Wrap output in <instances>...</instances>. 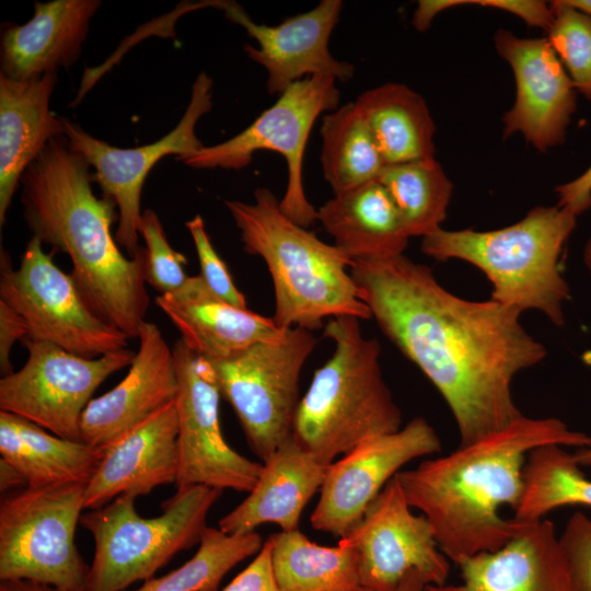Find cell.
Wrapping results in <instances>:
<instances>
[{
  "label": "cell",
  "instance_id": "1",
  "mask_svg": "<svg viewBox=\"0 0 591 591\" xmlns=\"http://www.w3.org/2000/svg\"><path fill=\"white\" fill-rule=\"evenodd\" d=\"M350 274L371 318L448 404L460 445L523 416L513 379L544 360L546 349L522 326L521 312L460 298L404 254L354 260Z\"/></svg>",
  "mask_w": 591,
  "mask_h": 591
},
{
  "label": "cell",
  "instance_id": "2",
  "mask_svg": "<svg viewBox=\"0 0 591 591\" xmlns=\"http://www.w3.org/2000/svg\"><path fill=\"white\" fill-rule=\"evenodd\" d=\"M591 447V436L558 418L522 416L505 429L396 474L407 502L432 526L441 552L459 565L505 545L524 521L506 519L524 494L529 453L542 445Z\"/></svg>",
  "mask_w": 591,
  "mask_h": 591
},
{
  "label": "cell",
  "instance_id": "3",
  "mask_svg": "<svg viewBox=\"0 0 591 591\" xmlns=\"http://www.w3.org/2000/svg\"><path fill=\"white\" fill-rule=\"evenodd\" d=\"M86 160L65 135L53 138L20 184L27 227L43 245L69 256L71 277L90 309L129 338L146 321V248L126 257L113 237L115 204L91 187Z\"/></svg>",
  "mask_w": 591,
  "mask_h": 591
},
{
  "label": "cell",
  "instance_id": "4",
  "mask_svg": "<svg viewBox=\"0 0 591 591\" xmlns=\"http://www.w3.org/2000/svg\"><path fill=\"white\" fill-rule=\"evenodd\" d=\"M224 205L244 251L262 257L268 268L275 293L273 320L279 328L312 332L325 318H371L350 274L354 260L285 216L268 188H257L253 204L225 200Z\"/></svg>",
  "mask_w": 591,
  "mask_h": 591
},
{
  "label": "cell",
  "instance_id": "5",
  "mask_svg": "<svg viewBox=\"0 0 591 591\" xmlns=\"http://www.w3.org/2000/svg\"><path fill=\"white\" fill-rule=\"evenodd\" d=\"M565 207L536 206L501 229L445 230L422 237L421 252L439 262H466L487 277L490 300L519 312L536 310L554 325L565 324L570 287L560 269L563 250L577 225Z\"/></svg>",
  "mask_w": 591,
  "mask_h": 591
},
{
  "label": "cell",
  "instance_id": "6",
  "mask_svg": "<svg viewBox=\"0 0 591 591\" xmlns=\"http://www.w3.org/2000/svg\"><path fill=\"white\" fill-rule=\"evenodd\" d=\"M359 318L337 316L324 326L335 344L300 399L292 437L331 465L362 441L398 430L403 416L380 366V344L363 336Z\"/></svg>",
  "mask_w": 591,
  "mask_h": 591
},
{
  "label": "cell",
  "instance_id": "7",
  "mask_svg": "<svg viewBox=\"0 0 591 591\" xmlns=\"http://www.w3.org/2000/svg\"><path fill=\"white\" fill-rule=\"evenodd\" d=\"M222 491L201 485L177 488L153 518L141 517L130 495L82 514L80 522L95 544L83 591H124L153 578L177 553L200 543Z\"/></svg>",
  "mask_w": 591,
  "mask_h": 591
},
{
  "label": "cell",
  "instance_id": "8",
  "mask_svg": "<svg viewBox=\"0 0 591 591\" xmlns=\"http://www.w3.org/2000/svg\"><path fill=\"white\" fill-rule=\"evenodd\" d=\"M85 484L26 486L0 501V580L83 591L90 565L76 544Z\"/></svg>",
  "mask_w": 591,
  "mask_h": 591
},
{
  "label": "cell",
  "instance_id": "9",
  "mask_svg": "<svg viewBox=\"0 0 591 591\" xmlns=\"http://www.w3.org/2000/svg\"><path fill=\"white\" fill-rule=\"evenodd\" d=\"M316 344L311 331L292 327L274 340L207 359L221 397L232 406L262 462L292 437L301 370Z\"/></svg>",
  "mask_w": 591,
  "mask_h": 591
},
{
  "label": "cell",
  "instance_id": "10",
  "mask_svg": "<svg viewBox=\"0 0 591 591\" xmlns=\"http://www.w3.org/2000/svg\"><path fill=\"white\" fill-rule=\"evenodd\" d=\"M0 300L24 318L25 339L48 343L83 358H99L128 345L129 337L90 309L71 275L54 263L34 236L16 268L1 250Z\"/></svg>",
  "mask_w": 591,
  "mask_h": 591
},
{
  "label": "cell",
  "instance_id": "11",
  "mask_svg": "<svg viewBox=\"0 0 591 591\" xmlns=\"http://www.w3.org/2000/svg\"><path fill=\"white\" fill-rule=\"evenodd\" d=\"M336 81L334 77L317 74L294 82L240 134L224 142L204 146L179 162L193 169L237 171L252 162L257 150L275 151L283 157L288 170L280 210L297 224L310 227L317 220V210L304 193V152L317 117L339 107Z\"/></svg>",
  "mask_w": 591,
  "mask_h": 591
},
{
  "label": "cell",
  "instance_id": "12",
  "mask_svg": "<svg viewBox=\"0 0 591 591\" xmlns=\"http://www.w3.org/2000/svg\"><path fill=\"white\" fill-rule=\"evenodd\" d=\"M23 344L28 352L25 364L0 380V410L82 441L81 416L93 393L109 375L130 366L135 354L126 348L83 358L48 343Z\"/></svg>",
  "mask_w": 591,
  "mask_h": 591
},
{
  "label": "cell",
  "instance_id": "13",
  "mask_svg": "<svg viewBox=\"0 0 591 591\" xmlns=\"http://www.w3.org/2000/svg\"><path fill=\"white\" fill-rule=\"evenodd\" d=\"M212 79L205 72L197 76L188 106L178 124L164 137L141 147L117 148L86 132L80 125L63 118L65 136L71 149L81 154L94 169L92 181L103 196L118 209L117 244L129 257L136 256L141 223V192L152 167L164 157L174 154L179 161L204 144L195 132L199 118L212 107Z\"/></svg>",
  "mask_w": 591,
  "mask_h": 591
},
{
  "label": "cell",
  "instance_id": "14",
  "mask_svg": "<svg viewBox=\"0 0 591 591\" xmlns=\"http://www.w3.org/2000/svg\"><path fill=\"white\" fill-rule=\"evenodd\" d=\"M172 349L178 381L177 488L201 485L250 493L263 463L248 460L225 441L219 420L221 394L210 362L181 338Z\"/></svg>",
  "mask_w": 591,
  "mask_h": 591
},
{
  "label": "cell",
  "instance_id": "15",
  "mask_svg": "<svg viewBox=\"0 0 591 591\" xmlns=\"http://www.w3.org/2000/svg\"><path fill=\"white\" fill-rule=\"evenodd\" d=\"M339 540L356 551L366 591H394L412 570L428 586H442L448 579L449 559L427 518L413 513L396 475Z\"/></svg>",
  "mask_w": 591,
  "mask_h": 591
},
{
  "label": "cell",
  "instance_id": "16",
  "mask_svg": "<svg viewBox=\"0 0 591 591\" xmlns=\"http://www.w3.org/2000/svg\"><path fill=\"white\" fill-rule=\"evenodd\" d=\"M440 451L436 430L422 417L362 441L328 466L311 526L343 537L404 465Z\"/></svg>",
  "mask_w": 591,
  "mask_h": 591
},
{
  "label": "cell",
  "instance_id": "17",
  "mask_svg": "<svg viewBox=\"0 0 591 591\" xmlns=\"http://www.w3.org/2000/svg\"><path fill=\"white\" fill-rule=\"evenodd\" d=\"M494 44L515 82L514 103L502 117L503 138L520 134L541 152L563 144L577 91L547 37L523 38L500 28Z\"/></svg>",
  "mask_w": 591,
  "mask_h": 591
},
{
  "label": "cell",
  "instance_id": "18",
  "mask_svg": "<svg viewBox=\"0 0 591 591\" xmlns=\"http://www.w3.org/2000/svg\"><path fill=\"white\" fill-rule=\"evenodd\" d=\"M343 2L322 0L312 10L283 20L278 25L254 22L235 2L225 3V16L243 26L258 46L244 45V51L267 71V91L280 95L303 79L326 74L347 81L355 74L354 65L339 61L329 53L328 42L339 21Z\"/></svg>",
  "mask_w": 591,
  "mask_h": 591
},
{
  "label": "cell",
  "instance_id": "19",
  "mask_svg": "<svg viewBox=\"0 0 591 591\" xmlns=\"http://www.w3.org/2000/svg\"><path fill=\"white\" fill-rule=\"evenodd\" d=\"M138 339L139 349L127 375L92 398L83 410L81 439L94 448L107 449L176 401L178 381L172 347L159 327L147 321Z\"/></svg>",
  "mask_w": 591,
  "mask_h": 591
},
{
  "label": "cell",
  "instance_id": "20",
  "mask_svg": "<svg viewBox=\"0 0 591 591\" xmlns=\"http://www.w3.org/2000/svg\"><path fill=\"white\" fill-rule=\"evenodd\" d=\"M461 583L426 591H577L551 520L524 521L500 548L459 565Z\"/></svg>",
  "mask_w": 591,
  "mask_h": 591
},
{
  "label": "cell",
  "instance_id": "21",
  "mask_svg": "<svg viewBox=\"0 0 591 591\" xmlns=\"http://www.w3.org/2000/svg\"><path fill=\"white\" fill-rule=\"evenodd\" d=\"M177 434L174 402L105 449L85 486V509L101 508L123 495L138 498L176 483Z\"/></svg>",
  "mask_w": 591,
  "mask_h": 591
},
{
  "label": "cell",
  "instance_id": "22",
  "mask_svg": "<svg viewBox=\"0 0 591 591\" xmlns=\"http://www.w3.org/2000/svg\"><path fill=\"white\" fill-rule=\"evenodd\" d=\"M155 304L181 334V339L206 359L229 357L282 335L273 317L232 305L215 296L201 277H188L175 292L160 294Z\"/></svg>",
  "mask_w": 591,
  "mask_h": 591
},
{
  "label": "cell",
  "instance_id": "23",
  "mask_svg": "<svg viewBox=\"0 0 591 591\" xmlns=\"http://www.w3.org/2000/svg\"><path fill=\"white\" fill-rule=\"evenodd\" d=\"M101 7L99 0L35 2L25 24H9L2 31V76L31 80L73 65L82 49L90 20Z\"/></svg>",
  "mask_w": 591,
  "mask_h": 591
},
{
  "label": "cell",
  "instance_id": "24",
  "mask_svg": "<svg viewBox=\"0 0 591 591\" xmlns=\"http://www.w3.org/2000/svg\"><path fill=\"white\" fill-rule=\"evenodd\" d=\"M248 496L219 520L229 534H247L273 523L281 531L298 529L311 498L320 491L329 465L321 462L293 437L266 461Z\"/></svg>",
  "mask_w": 591,
  "mask_h": 591
},
{
  "label": "cell",
  "instance_id": "25",
  "mask_svg": "<svg viewBox=\"0 0 591 591\" xmlns=\"http://www.w3.org/2000/svg\"><path fill=\"white\" fill-rule=\"evenodd\" d=\"M57 73L31 80L0 74V225L26 169L47 143L65 135L63 117L49 107Z\"/></svg>",
  "mask_w": 591,
  "mask_h": 591
},
{
  "label": "cell",
  "instance_id": "26",
  "mask_svg": "<svg viewBox=\"0 0 591 591\" xmlns=\"http://www.w3.org/2000/svg\"><path fill=\"white\" fill-rule=\"evenodd\" d=\"M317 220L334 245L352 260L402 255L410 239L379 181L334 195L317 210Z\"/></svg>",
  "mask_w": 591,
  "mask_h": 591
},
{
  "label": "cell",
  "instance_id": "27",
  "mask_svg": "<svg viewBox=\"0 0 591 591\" xmlns=\"http://www.w3.org/2000/svg\"><path fill=\"white\" fill-rule=\"evenodd\" d=\"M0 455L27 486L88 484L104 450L58 437L40 426L0 410Z\"/></svg>",
  "mask_w": 591,
  "mask_h": 591
},
{
  "label": "cell",
  "instance_id": "28",
  "mask_svg": "<svg viewBox=\"0 0 591 591\" xmlns=\"http://www.w3.org/2000/svg\"><path fill=\"white\" fill-rule=\"evenodd\" d=\"M385 165L434 158L436 125L424 97L402 83H385L355 101Z\"/></svg>",
  "mask_w": 591,
  "mask_h": 591
},
{
  "label": "cell",
  "instance_id": "29",
  "mask_svg": "<svg viewBox=\"0 0 591 591\" xmlns=\"http://www.w3.org/2000/svg\"><path fill=\"white\" fill-rule=\"evenodd\" d=\"M268 540L281 591H362L358 555L341 540L336 546H323L298 529Z\"/></svg>",
  "mask_w": 591,
  "mask_h": 591
},
{
  "label": "cell",
  "instance_id": "30",
  "mask_svg": "<svg viewBox=\"0 0 591 591\" xmlns=\"http://www.w3.org/2000/svg\"><path fill=\"white\" fill-rule=\"evenodd\" d=\"M321 163L334 195L376 181L385 166L355 102L323 117Z\"/></svg>",
  "mask_w": 591,
  "mask_h": 591
},
{
  "label": "cell",
  "instance_id": "31",
  "mask_svg": "<svg viewBox=\"0 0 591 591\" xmlns=\"http://www.w3.org/2000/svg\"><path fill=\"white\" fill-rule=\"evenodd\" d=\"M376 181L390 194L409 237L441 228L453 183L434 158L385 165Z\"/></svg>",
  "mask_w": 591,
  "mask_h": 591
},
{
  "label": "cell",
  "instance_id": "32",
  "mask_svg": "<svg viewBox=\"0 0 591 591\" xmlns=\"http://www.w3.org/2000/svg\"><path fill=\"white\" fill-rule=\"evenodd\" d=\"M580 467L561 445L532 450L524 465V494L514 518L537 521L566 506L591 508V479Z\"/></svg>",
  "mask_w": 591,
  "mask_h": 591
},
{
  "label": "cell",
  "instance_id": "33",
  "mask_svg": "<svg viewBox=\"0 0 591 591\" xmlns=\"http://www.w3.org/2000/svg\"><path fill=\"white\" fill-rule=\"evenodd\" d=\"M256 533L229 534L208 526L192 558L169 573L151 578L135 591H219L223 577L263 546Z\"/></svg>",
  "mask_w": 591,
  "mask_h": 591
},
{
  "label": "cell",
  "instance_id": "34",
  "mask_svg": "<svg viewBox=\"0 0 591 591\" xmlns=\"http://www.w3.org/2000/svg\"><path fill=\"white\" fill-rule=\"evenodd\" d=\"M554 22L547 32L558 59L577 93L591 103V16L567 5L549 2Z\"/></svg>",
  "mask_w": 591,
  "mask_h": 591
},
{
  "label": "cell",
  "instance_id": "35",
  "mask_svg": "<svg viewBox=\"0 0 591 591\" xmlns=\"http://www.w3.org/2000/svg\"><path fill=\"white\" fill-rule=\"evenodd\" d=\"M139 234L146 242V282L160 294L177 291L188 279L186 257L167 242L163 225L152 209L142 212Z\"/></svg>",
  "mask_w": 591,
  "mask_h": 591
},
{
  "label": "cell",
  "instance_id": "36",
  "mask_svg": "<svg viewBox=\"0 0 591 591\" xmlns=\"http://www.w3.org/2000/svg\"><path fill=\"white\" fill-rule=\"evenodd\" d=\"M199 260V276L208 289L219 299L247 308L244 294L236 288L229 269L211 244L202 218L196 215L186 222Z\"/></svg>",
  "mask_w": 591,
  "mask_h": 591
},
{
  "label": "cell",
  "instance_id": "37",
  "mask_svg": "<svg viewBox=\"0 0 591 591\" xmlns=\"http://www.w3.org/2000/svg\"><path fill=\"white\" fill-rule=\"evenodd\" d=\"M559 543L577 591H591V518L575 512L567 521Z\"/></svg>",
  "mask_w": 591,
  "mask_h": 591
},
{
  "label": "cell",
  "instance_id": "38",
  "mask_svg": "<svg viewBox=\"0 0 591 591\" xmlns=\"http://www.w3.org/2000/svg\"><path fill=\"white\" fill-rule=\"evenodd\" d=\"M220 591H281L273 569L269 540L264 542L255 558Z\"/></svg>",
  "mask_w": 591,
  "mask_h": 591
},
{
  "label": "cell",
  "instance_id": "39",
  "mask_svg": "<svg viewBox=\"0 0 591 591\" xmlns=\"http://www.w3.org/2000/svg\"><path fill=\"white\" fill-rule=\"evenodd\" d=\"M471 4L511 13L529 26L542 28L546 33L554 22L551 4L541 0H471Z\"/></svg>",
  "mask_w": 591,
  "mask_h": 591
},
{
  "label": "cell",
  "instance_id": "40",
  "mask_svg": "<svg viewBox=\"0 0 591 591\" xmlns=\"http://www.w3.org/2000/svg\"><path fill=\"white\" fill-rule=\"evenodd\" d=\"M28 335L24 318L10 305L0 300V372L2 376L13 372L11 350L19 340Z\"/></svg>",
  "mask_w": 591,
  "mask_h": 591
},
{
  "label": "cell",
  "instance_id": "41",
  "mask_svg": "<svg viewBox=\"0 0 591 591\" xmlns=\"http://www.w3.org/2000/svg\"><path fill=\"white\" fill-rule=\"evenodd\" d=\"M557 205L567 208L577 217L591 208V165L576 178L555 188Z\"/></svg>",
  "mask_w": 591,
  "mask_h": 591
},
{
  "label": "cell",
  "instance_id": "42",
  "mask_svg": "<svg viewBox=\"0 0 591 591\" xmlns=\"http://www.w3.org/2000/svg\"><path fill=\"white\" fill-rule=\"evenodd\" d=\"M465 4H471V0H420L417 3L412 23L418 32H425L439 13Z\"/></svg>",
  "mask_w": 591,
  "mask_h": 591
},
{
  "label": "cell",
  "instance_id": "43",
  "mask_svg": "<svg viewBox=\"0 0 591 591\" xmlns=\"http://www.w3.org/2000/svg\"><path fill=\"white\" fill-rule=\"evenodd\" d=\"M22 485L27 486L24 476L11 464L0 459V491L5 495Z\"/></svg>",
  "mask_w": 591,
  "mask_h": 591
},
{
  "label": "cell",
  "instance_id": "44",
  "mask_svg": "<svg viewBox=\"0 0 591 591\" xmlns=\"http://www.w3.org/2000/svg\"><path fill=\"white\" fill-rule=\"evenodd\" d=\"M0 591H66L60 588L28 581V580H3L0 582Z\"/></svg>",
  "mask_w": 591,
  "mask_h": 591
},
{
  "label": "cell",
  "instance_id": "45",
  "mask_svg": "<svg viewBox=\"0 0 591 591\" xmlns=\"http://www.w3.org/2000/svg\"><path fill=\"white\" fill-rule=\"evenodd\" d=\"M426 586L428 584L422 576L418 571L412 570L403 577L394 591H426Z\"/></svg>",
  "mask_w": 591,
  "mask_h": 591
},
{
  "label": "cell",
  "instance_id": "46",
  "mask_svg": "<svg viewBox=\"0 0 591 591\" xmlns=\"http://www.w3.org/2000/svg\"><path fill=\"white\" fill-rule=\"evenodd\" d=\"M572 456L580 466H591V447L578 449Z\"/></svg>",
  "mask_w": 591,
  "mask_h": 591
},
{
  "label": "cell",
  "instance_id": "47",
  "mask_svg": "<svg viewBox=\"0 0 591 591\" xmlns=\"http://www.w3.org/2000/svg\"><path fill=\"white\" fill-rule=\"evenodd\" d=\"M564 2L567 5L591 16V0H564Z\"/></svg>",
  "mask_w": 591,
  "mask_h": 591
},
{
  "label": "cell",
  "instance_id": "48",
  "mask_svg": "<svg viewBox=\"0 0 591 591\" xmlns=\"http://www.w3.org/2000/svg\"><path fill=\"white\" fill-rule=\"evenodd\" d=\"M583 263L591 275V239H589L583 248Z\"/></svg>",
  "mask_w": 591,
  "mask_h": 591
},
{
  "label": "cell",
  "instance_id": "49",
  "mask_svg": "<svg viewBox=\"0 0 591 591\" xmlns=\"http://www.w3.org/2000/svg\"><path fill=\"white\" fill-rule=\"evenodd\" d=\"M362 591H366V590L362 589Z\"/></svg>",
  "mask_w": 591,
  "mask_h": 591
}]
</instances>
